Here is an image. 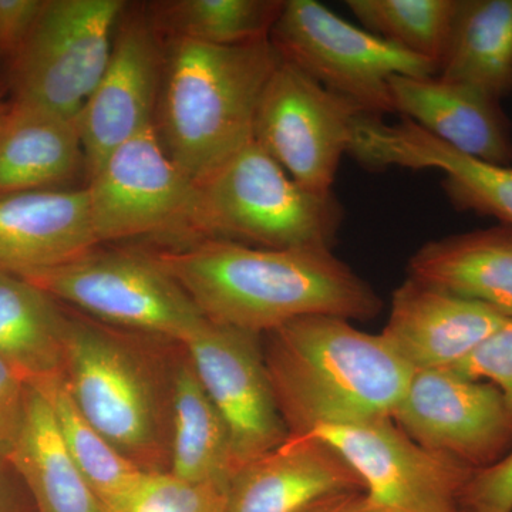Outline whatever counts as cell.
<instances>
[{
	"label": "cell",
	"mask_w": 512,
	"mask_h": 512,
	"mask_svg": "<svg viewBox=\"0 0 512 512\" xmlns=\"http://www.w3.org/2000/svg\"><path fill=\"white\" fill-rule=\"evenodd\" d=\"M154 256L210 322L254 335L305 316L369 320L382 311L375 289L330 248L269 249L202 238Z\"/></svg>",
	"instance_id": "cell-1"
},
{
	"label": "cell",
	"mask_w": 512,
	"mask_h": 512,
	"mask_svg": "<svg viewBox=\"0 0 512 512\" xmlns=\"http://www.w3.org/2000/svg\"><path fill=\"white\" fill-rule=\"evenodd\" d=\"M266 335L269 379L293 436L322 424L392 417L413 377L382 335L348 319L305 316Z\"/></svg>",
	"instance_id": "cell-2"
},
{
	"label": "cell",
	"mask_w": 512,
	"mask_h": 512,
	"mask_svg": "<svg viewBox=\"0 0 512 512\" xmlns=\"http://www.w3.org/2000/svg\"><path fill=\"white\" fill-rule=\"evenodd\" d=\"M164 40L154 134L200 184L254 141L256 107L281 57L269 39L228 47Z\"/></svg>",
	"instance_id": "cell-3"
},
{
	"label": "cell",
	"mask_w": 512,
	"mask_h": 512,
	"mask_svg": "<svg viewBox=\"0 0 512 512\" xmlns=\"http://www.w3.org/2000/svg\"><path fill=\"white\" fill-rule=\"evenodd\" d=\"M198 188L201 239L269 249L332 248L343 221L333 192L302 187L255 141Z\"/></svg>",
	"instance_id": "cell-4"
},
{
	"label": "cell",
	"mask_w": 512,
	"mask_h": 512,
	"mask_svg": "<svg viewBox=\"0 0 512 512\" xmlns=\"http://www.w3.org/2000/svg\"><path fill=\"white\" fill-rule=\"evenodd\" d=\"M63 377L94 429L147 473L170 466V407L147 363L123 339L69 319Z\"/></svg>",
	"instance_id": "cell-5"
},
{
	"label": "cell",
	"mask_w": 512,
	"mask_h": 512,
	"mask_svg": "<svg viewBox=\"0 0 512 512\" xmlns=\"http://www.w3.org/2000/svg\"><path fill=\"white\" fill-rule=\"evenodd\" d=\"M269 40L284 62L370 116L394 113L393 77L439 74L436 64L357 28L316 0H285Z\"/></svg>",
	"instance_id": "cell-6"
},
{
	"label": "cell",
	"mask_w": 512,
	"mask_h": 512,
	"mask_svg": "<svg viewBox=\"0 0 512 512\" xmlns=\"http://www.w3.org/2000/svg\"><path fill=\"white\" fill-rule=\"evenodd\" d=\"M123 0H49L9 62L12 103L77 120L99 84Z\"/></svg>",
	"instance_id": "cell-7"
},
{
	"label": "cell",
	"mask_w": 512,
	"mask_h": 512,
	"mask_svg": "<svg viewBox=\"0 0 512 512\" xmlns=\"http://www.w3.org/2000/svg\"><path fill=\"white\" fill-rule=\"evenodd\" d=\"M19 276L94 318L181 345L207 322L154 255L94 248L67 264Z\"/></svg>",
	"instance_id": "cell-8"
},
{
	"label": "cell",
	"mask_w": 512,
	"mask_h": 512,
	"mask_svg": "<svg viewBox=\"0 0 512 512\" xmlns=\"http://www.w3.org/2000/svg\"><path fill=\"white\" fill-rule=\"evenodd\" d=\"M86 190L100 244L147 237L201 239L200 188L165 154L153 126L116 148L90 175Z\"/></svg>",
	"instance_id": "cell-9"
},
{
	"label": "cell",
	"mask_w": 512,
	"mask_h": 512,
	"mask_svg": "<svg viewBox=\"0 0 512 512\" xmlns=\"http://www.w3.org/2000/svg\"><path fill=\"white\" fill-rule=\"evenodd\" d=\"M360 114L281 59L256 107L254 141L302 187L332 192Z\"/></svg>",
	"instance_id": "cell-10"
},
{
	"label": "cell",
	"mask_w": 512,
	"mask_h": 512,
	"mask_svg": "<svg viewBox=\"0 0 512 512\" xmlns=\"http://www.w3.org/2000/svg\"><path fill=\"white\" fill-rule=\"evenodd\" d=\"M305 434H315L336 448L366 493L396 512L460 511L464 490L476 471L420 446L392 417L322 424Z\"/></svg>",
	"instance_id": "cell-11"
},
{
	"label": "cell",
	"mask_w": 512,
	"mask_h": 512,
	"mask_svg": "<svg viewBox=\"0 0 512 512\" xmlns=\"http://www.w3.org/2000/svg\"><path fill=\"white\" fill-rule=\"evenodd\" d=\"M258 338L207 319L183 343L195 375L227 427L235 471L289 437Z\"/></svg>",
	"instance_id": "cell-12"
},
{
	"label": "cell",
	"mask_w": 512,
	"mask_h": 512,
	"mask_svg": "<svg viewBox=\"0 0 512 512\" xmlns=\"http://www.w3.org/2000/svg\"><path fill=\"white\" fill-rule=\"evenodd\" d=\"M392 419L420 446L474 470L512 450V414L500 390L450 369L414 372Z\"/></svg>",
	"instance_id": "cell-13"
},
{
	"label": "cell",
	"mask_w": 512,
	"mask_h": 512,
	"mask_svg": "<svg viewBox=\"0 0 512 512\" xmlns=\"http://www.w3.org/2000/svg\"><path fill=\"white\" fill-rule=\"evenodd\" d=\"M164 42L150 16L124 10L106 70L77 117L87 180L128 140L153 126Z\"/></svg>",
	"instance_id": "cell-14"
},
{
	"label": "cell",
	"mask_w": 512,
	"mask_h": 512,
	"mask_svg": "<svg viewBox=\"0 0 512 512\" xmlns=\"http://www.w3.org/2000/svg\"><path fill=\"white\" fill-rule=\"evenodd\" d=\"M349 154L375 171L387 167L440 171L444 191L457 210L490 215L512 227V165L464 156L413 121L386 124L382 117L367 114L357 117Z\"/></svg>",
	"instance_id": "cell-15"
},
{
	"label": "cell",
	"mask_w": 512,
	"mask_h": 512,
	"mask_svg": "<svg viewBox=\"0 0 512 512\" xmlns=\"http://www.w3.org/2000/svg\"><path fill=\"white\" fill-rule=\"evenodd\" d=\"M365 491L336 448L315 434L288 439L235 471L227 512H309L332 498Z\"/></svg>",
	"instance_id": "cell-16"
},
{
	"label": "cell",
	"mask_w": 512,
	"mask_h": 512,
	"mask_svg": "<svg viewBox=\"0 0 512 512\" xmlns=\"http://www.w3.org/2000/svg\"><path fill=\"white\" fill-rule=\"evenodd\" d=\"M507 319L481 303L407 278L393 292L380 335L414 372L451 369Z\"/></svg>",
	"instance_id": "cell-17"
},
{
	"label": "cell",
	"mask_w": 512,
	"mask_h": 512,
	"mask_svg": "<svg viewBox=\"0 0 512 512\" xmlns=\"http://www.w3.org/2000/svg\"><path fill=\"white\" fill-rule=\"evenodd\" d=\"M99 245L86 187L0 192V271L53 268Z\"/></svg>",
	"instance_id": "cell-18"
},
{
	"label": "cell",
	"mask_w": 512,
	"mask_h": 512,
	"mask_svg": "<svg viewBox=\"0 0 512 512\" xmlns=\"http://www.w3.org/2000/svg\"><path fill=\"white\" fill-rule=\"evenodd\" d=\"M394 113L476 160L511 165L510 123L501 101L437 76L390 80Z\"/></svg>",
	"instance_id": "cell-19"
},
{
	"label": "cell",
	"mask_w": 512,
	"mask_h": 512,
	"mask_svg": "<svg viewBox=\"0 0 512 512\" xmlns=\"http://www.w3.org/2000/svg\"><path fill=\"white\" fill-rule=\"evenodd\" d=\"M409 278L512 318V227L431 241L410 258Z\"/></svg>",
	"instance_id": "cell-20"
},
{
	"label": "cell",
	"mask_w": 512,
	"mask_h": 512,
	"mask_svg": "<svg viewBox=\"0 0 512 512\" xmlns=\"http://www.w3.org/2000/svg\"><path fill=\"white\" fill-rule=\"evenodd\" d=\"M82 168L77 120L12 103L0 128V192L53 190Z\"/></svg>",
	"instance_id": "cell-21"
},
{
	"label": "cell",
	"mask_w": 512,
	"mask_h": 512,
	"mask_svg": "<svg viewBox=\"0 0 512 512\" xmlns=\"http://www.w3.org/2000/svg\"><path fill=\"white\" fill-rule=\"evenodd\" d=\"M9 464L28 487L37 512H107L64 446L49 403L30 384L25 423Z\"/></svg>",
	"instance_id": "cell-22"
},
{
	"label": "cell",
	"mask_w": 512,
	"mask_h": 512,
	"mask_svg": "<svg viewBox=\"0 0 512 512\" xmlns=\"http://www.w3.org/2000/svg\"><path fill=\"white\" fill-rule=\"evenodd\" d=\"M67 326L69 318L53 296L0 271V357L26 383L63 375Z\"/></svg>",
	"instance_id": "cell-23"
},
{
	"label": "cell",
	"mask_w": 512,
	"mask_h": 512,
	"mask_svg": "<svg viewBox=\"0 0 512 512\" xmlns=\"http://www.w3.org/2000/svg\"><path fill=\"white\" fill-rule=\"evenodd\" d=\"M437 76L497 101L512 92V0H458Z\"/></svg>",
	"instance_id": "cell-24"
},
{
	"label": "cell",
	"mask_w": 512,
	"mask_h": 512,
	"mask_svg": "<svg viewBox=\"0 0 512 512\" xmlns=\"http://www.w3.org/2000/svg\"><path fill=\"white\" fill-rule=\"evenodd\" d=\"M170 416L168 473L191 483L228 487L235 470L227 427L190 360L180 363L175 370Z\"/></svg>",
	"instance_id": "cell-25"
},
{
	"label": "cell",
	"mask_w": 512,
	"mask_h": 512,
	"mask_svg": "<svg viewBox=\"0 0 512 512\" xmlns=\"http://www.w3.org/2000/svg\"><path fill=\"white\" fill-rule=\"evenodd\" d=\"M285 0H170L148 8L165 39L241 46L269 39Z\"/></svg>",
	"instance_id": "cell-26"
},
{
	"label": "cell",
	"mask_w": 512,
	"mask_h": 512,
	"mask_svg": "<svg viewBox=\"0 0 512 512\" xmlns=\"http://www.w3.org/2000/svg\"><path fill=\"white\" fill-rule=\"evenodd\" d=\"M30 386L49 403L70 457L109 511L144 471L123 456L77 409L63 375Z\"/></svg>",
	"instance_id": "cell-27"
},
{
	"label": "cell",
	"mask_w": 512,
	"mask_h": 512,
	"mask_svg": "<svg viewBox=\"0 0 512 512\" xmlns=\"http://www.w3.org/2000/svg\"><path fill=\"white\" fill-rule=\"evenodd\" d=\"M366 30L440 69L458 0H348Z\"/></svg>",
	"instance_id": "cell-28"
},
{
	"label": "cell",
	"mask_w": 512,
	"mask_h": 512,
	"mask_svg": "<svg viewBox=\"0 0 512 512\" xmlns=\"http://www.w3.org/2000/svg\"><path fill=\"white\" fill-rule=\"evenodd\" d=\"M225 485L191 483L168 473L144 471L107 512H227Z\"/></svg>",
	"instance_id": "cell-29"
},
{
	"label": "cell",
	"mask_w": 512,
	"mask_h": 512,
	"mask_svg": "<svg viewBox=\"0 0 512 512\" xmlns=\"http://www.w3.org/2000/svg\"><path fill=\"white\" fill-rule=\"evenodd\" d=\"M450 370L467 379L493 384L512 414V318Z\"/></svg>",
	"instance_id": "cell-30"
},
{
	"label": "cell",
	"mask_w": 512,
	"mask_h": 512,
	"mask_svg": "<svg viewBox=\"0 0 512 512\" xmlns=\"http://www.w3.org/2000/svg\"><path fill=\"white\" fill-rule=\"evenodd\" d=\"M461 507L470 512H512V450L494 466L474 471Z\"/></svg>",
	"instance_id": "cell-31"
},
{
	"label": "cell",
	"mask_w": 512,
	"mask_h": 512,
	"mask_svg": "<svg viewBox=\"0 0 512 512\" xmlns=\"http://www.w3.org/2000/svg\"><path fill=\"white\" fill-rule=\"evenodd\" d=\"M28 383L0 357V463L9 458L18 444L25 423Z\"/></svg>",
	"instance_id": "cell-32"
},
{
	"label": "cell",
	"mask_w": 512,
	"mask_h": 512,
	"mask_svg": "<svg viewBox=\"0 0 512 512\" xmlns=\"http://www.w3.org/2000/svg\"><path fill=\"white\" fill-rule=\"evenodd\" d=\"M45 2L0 0V55L12 60L36 25Z\"/></svg>",
	"instance_id": "cell-33"
},
{
	"label": "cell",
	"mask_w": 512,
	"mask_h": 512,
	"mask_svg": "<svg viewBox=\"0 0 512 512\" xmlns=\"http://www.w3.org/2000/svg\"><path fill=\"white\" fill-rule=\"evenodd\" d=\"M309 512H396L373 500L366 491L332 498Z\"/></svg>",
	"instance_id": "cell-34"
},
{
	"label": "cell",
	"mask_w": 512,
	"mask_h": 512,
	"mask_svg": "<svg viewBox=\"0 0 512 512\" xmlns=\"http://www.w3.org/2000/svg\"><path fill=\"white\" fill-rule=\"evenodd\" d=\"M0 466H2V463H0ZM0 512H19L15 494H13L12 487H10L2 467H0Z\"/></svg>",
	"instance_id": "cell-35"
},
{
	"label": "cell",
	"mask_w": 512,
	"mask_h": 512,
	"mask_svg": "<svg viewBox=\"0 0 512 512\" xmlns=\"http://www.w3.org/2000/svg\"><path fill=\"white\" fill-rule=\"evenodd\" d=\"M10 107H12V100L6 99L5 89L0 87V128L3 127L6 119H8Z\"/></svg>",
	"instance_id": "cell-36"
},
{
	"label": "cell",
	"mask_w": 512,
	"mask_h": 512,
	"mask_svg": "<svg viewBox=\"0 0 512 512\" xmlns=\"http://www.w3.org/2000/svg\"><path fill=\"white\" fill-rule=\"evenodd\" d=\"M457 512H470V511H467V510H464V508H461V510L457 511Z\"/></svg>",
	"instance_id": "cell-37"
}]
</instances>
